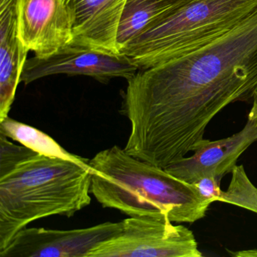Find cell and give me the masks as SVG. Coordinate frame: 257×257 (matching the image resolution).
<instances>
[{"label": "cell", "instance_id": "11", "mask_svg": "<svg viewBox=\"0 0 257 257\" xmlns=\"http://www.w3.org/2000/svg\"><path fill=\"white\" fill-rule=\"evenodd\" d=\"M19 0H0V121L9 116L29 51L19 28Z\"/></svg>", "mask_w": 257, "mask_h": 257}, {"label": "cell", "instance_id": "18", "mask_svg": "<svg viewBox=\"0 0 257 257\" xmlns=\"http://www.w3.org/2000/svg\"><path fill=\"white\" fill-rule=\"evenodd\" d=\"M249 115H251L257 121V93L252 98V108L249 111Z\"/></svg>", "mask_w": 257, "mask_h": 257}, {"label": "cell", "instance_id": "16", "mask_svg": "<svg viewBox=\"0 0 257 257\" xmlns=\"http://www.w3.org/2000/svg\"><path fill=\"white\" fill-rule=\"evenodd\" d=\"M219 182L220 180L216 177L207 176L198 179L192 183L195 185L201 197L212 204L214 201H219L220 199L222 191L220 189Z\"/></svg>", "mask_w": 257, "mask_h": 257}, {"label": "cell", "instance_id": "15", "mask_svg": "<svg viewBox=\"0 0 257 257\" xmlns=\"http://www.w3.org/2000/svg\"><path fill=\"white\" fill-rule=\"evenodd\" d=\"M38 153L25 146L10 142L0 134V177L10 174L19 164Z\"/></svg>", "mask_w": 257, "mask_h": 257}, {"label": "cell", "instance_id": "13", "mask_svg": "<svg viewBox=\"0 0 257 257\" xmlns=\"http://www.w3.org/2000/svg\"><path fill=\"white\" fill-rule=\"evenodd\" d=\"M0 134L20 143L38 154L64 159L83 165L89 164L88 159L70 153L42 131L9 116L0 121Z\"/></svg>", "mask_w": 257, "mask_h": 257}, {"label": "cell", "instance_id": "8", "mask_svg": "<svg viewBox=\"0 0 257 257\" xmlns=\"http://www.w3.org/2000/svg\"><path fill=\"white\" fill-rule=\"evenodd\" d=\"M19 28L24 46L39 58L73 42L71 18L64 0H19Z\"/></svg>", "mask_w": 257, "mask_h": 257}, {"label": "cell", "instance_id": "6", "mask_svg": "<svg viewBox=\"0 0 257 257\" xmlns=\"http://www.w3.org/2000/svg\"><path fill=\"white\" fill-rule=\"evenodd\" d=\"M138 71L139 68L125 55L69 45L49 56L27 60L20 82L28 85L58 74L90 76L101 82L112 78L128 80Z\"/></svg>", "mask_w": 257, "mask_h": 257}, {"label": "cell", "instance_id": "3", "mask_svg": "<svg viewBox=\"0 0 257 257\" xmlns=\"http://www.w3.org/2000/svg\"><path fill=\"white\" fill-rule=\"evenodd\" d=\"M92 169L37 154L0 177V250L28 224L52 216L72 217L91 204Z\"/></svg>", "mask_w": 257, "mask_h": 257}, {"label": "cell", "instance_id": "17", "mask_svg": "<svg viewBox=\"0 0 257 257\" xmlns=\"http://www.w3.org/2000/svg\"><path fill=\"white\" fill-rule=\"evenodd\" d=\"M232 255L235 256L242 257H255L257 256V249H250V250L237 251V252L231 253Z\"/></svg>", "mask_w": 257, "mask_h": 257}, {"label": "cell", "instance_id": "2", "mask_svg": "<svg viewBox=\"0 0 257 257\" xmlns=\"http://www.w3.org/2000/svg\"><path fill=\"white\" fill-rule=\"evenodd\" d=\"M91 193L103 207L129 217L192 223L205 216L211 203L188 183L114 146L89 160Z\"/></svg>", "mask_w": 257, "mask_h": 257}, {"label": "cell", "instance_id": "10", "mask_svg": "<svg viewBox=\"0 0 257 257\" xmlns=\"http://www.w3.org/2000/svg\"><path fill=\"white\" fill-rule=\"evenodd\" d=\"M73 25V46L120 55L118 25L126 0H64Z\"/></svg>", "mask_w": 257, "mask_h": 257}, {"label": "cell", "instance_id": "9", "mask_svg": "<svg viewBox=\"0 0 257 257\" xmlns=\"http://www.w3.org/2000/svg\"><path fill=\"white\" fill-rule=\"evenodd\" d=\"M257 141V121L248 115L241 131L224 139H204L194 150L193 155L184 157L165 168L174 177L192 183L201 177L211 176L221 180L231 173L239 157Z\"/></svg>", "mask_w": 257, "mask_h": 257}, {"label": "cell", "instance_id": "12", "mask_svg": "<svg viewBox=\"0 0 257 257\" xmlns=\"http://www.w3.org/2000/svg\"><path fill=\"white\" fill-rule=\"evenodd\" d=\"M188 0H126L118 25L116 47L121 55L126 46L149 25Z\"/></svg>", "mask_w": 257, "mask_h": 257}, {"label": "cell", "instance_id": "14", "mask_svg": "<svg viewBox=\"0 0 257 257\" xmlns=\"http://www.w3.org/2000/svg\"><path fill=\"white\" fill-rule=\"evenodd\" d=\"M226 191H222L220 202L239 206L257 213V188L248 178L243 165H236Z\"/></svg>", "mask_w": 257, "mask_h": 257}, {"label": "cell", "instance_id": "1", "mask_svg": "<svg viewBox=\"0 0 257 257\" xmlns=\"http://www.w3.org/2000/svg\"><path fill=\"white\" fill-rule=\"evenodd\" d=\"M256 93L257 10L210 44L127 80L124 150L165 169L194 152L222 109Z\"/></svg>", "mask_w": 257, "mask_h": 257}, {"label": "cell", "instance_id": "5", "mask_svg": "<svg viewBox=\"0 0 257 257\" xmlns=\"http://www.w3.org/2000/svg\"><path fill=\"white\" fill-rule=\"evenodd\" d=\"M118 235L93 248L87 257H201L192 231L168 218L129 217Z\"/></svg>", "mask_w": 257, "mask_h": 257}, {"label": "cell", "instance_id": "4", "mask_svg": "<svg viewBox=\"0 0 257 257\" xmlns=\"http://www.w3.org/2000/svg\"><path fill=\"white\" fill-rule=\"evenodd\" d=\"M256 10L257 0H188L149 25L121 55L146 70L210 44Z\"/></svg>", "mask_w": 257, "mask_h": 257}, {"label": "cell", "instance_id": "7", "mask_svg": "<svg viewBox=\"0 0 257 257\" xmlns=\"http://www.w3.org/2000/svg\"><path fill=\"white\" fill-rule=\"evenodd\" d=\"M122 228V221L73 230L25 227L0 250V257H87L93 248L118 235Z\"/></svg>", "mask_w": 257, "mask_h": 257}]
</instances>
